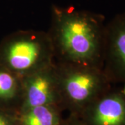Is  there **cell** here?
<instances>
[{
    "mask_svg": "<svg viewBox=\"0 0 125 125\" xmlns=\"http://www.w3.org/2000/svg\"><path fill=\"white\" fill-rule=\"evenodd\" d=\"M47 31L55 62L103 68L106 25L101 14L73 6H52Z\"/></svg>",
    "mask_w": 125,
    "mask_h": 125,
    "instance_id": "cell-1",
    "label": "cell"
},
{
    "mask_svg": "<svg viewBox=\"0 0 125 125\" xmlns=\"http://www.w3.org/2000/svg\"><path fill=\"white\" fill-rule=\"evenodd\" d=\"M22 101V77L0 63V108L18 113Z\"/></svg>",
    "mask_w": 125,
    "mask_h": 125,
    "instance_id": "cell-7",
    "label": "cell"
},
{
    "mask_svg": "<svg viewBox=\"0 0 125 125\" xmlns=\"http://www.w3.org/2000/svg\"><path fill=\"white\" fill-rule=\"evenodd\" d=\"M102 69L113 84L125 85V11L106 25Z\"/></svg>",
    "mask_w": 125,
    "mask_h": 125,
    "instance_id": "cell-6",
    "label": "cell"
},
{
    "mask_svg": "<svg viewBox=\"0 0 125 125\" xmlns=\"http://www.w3.org/2000/svg\"><path fill=\"white\" fill-rule=\"evenodd\" d=\"M56 63L62 111L78 116L88 105L112 85L103 69Z\"/></svg>",
    "mask_w": 125,
    "mask_h": 125,
    "instance_id": "cell-3",
    "label": "cell"
},
{
    "mask_svg": "<svg viewBox=\"0 0 125 125\" xmlns=\"http://www.w3.org/2000/svg\"><path fill=\"white\" fill-rule=\"evenodd\" d=\"M76 117L83 125H125V85L112 84Z\"/></svg>",
    "mask_w": 125,
    "mask_h": 125,
    "instance_id": "cell-4",
    "label": "cell"
},
{
    "mask_svg": "<svg viewBox=\"0 0 125 125\" xmlns=\"http://www.w3.org/2000/svg\"><path fill=\"white\" fill-rule=\"evenodd\" d=\"M62 112L58 106L45 105L18 112V116L20 125H61Z\"/></svg>",
    "mask_w": 125,
    "mask_h": 125,
    "instance_id": "cell-8",
    "label": "cell"
},
{
    "mask_svg": "<svg viewBox=\"0 0 125 125\" xmlns=\"http://www.w3.org/2000/svg\"><path fill=\"white\" fill-rule=\"evenodd\" d=\"M22 81L23 101L19 112L45 105H55L61 108L56 63L22 77Z\"/></svg>",
    "mask_w": 125,
    "mask_h": 125,
    "instance_id": "cell-5",
    "label": "cell"
},
{
    "mask_svg": "<svg viewBox=\"0 0 125 125\" xmlns=\"http://www.w3.org/2000/svg\"><path fill=\"white\" fill-rule=\"evenodd\" d=\"M61 125H83L78 117L74 115H69L67 118H64Z\"/></svg>",
    "mask_w": 125,
    "mask_h": 125,
    "instance_id": "cell-10",
    "label": "cell"
},
{
    "mask_svg": "<svg viewBox=\"0 0 125 125\" xmlns=\"http://www.w3.org/2000/svg\"><path fill=\"white\" fill-rule=\"evenodd\" d=\"M0 125H20L18 113L0 108Z\"/></svg>",
    "mask_w": 125,
    "mask_h": 125,
    "instance_id": "cell-9",
    "label": "cell"
},
{
    "mask_svg": "<svg viewBox=\"0 0 125 125\" xmlns=\"http://www.w3.org/2000/svg\"><path fill=\"white\" fill-rule=\"evenodd\" d=\"M0 63L20 77L55 63L54 52L47 32L19 30L0 42Z\"/></svg>",
    "mask_w": 125,
    "mask_h": 125,
    "instance_id": "cell-2",
    "label": "cell"
}]
</instances>
